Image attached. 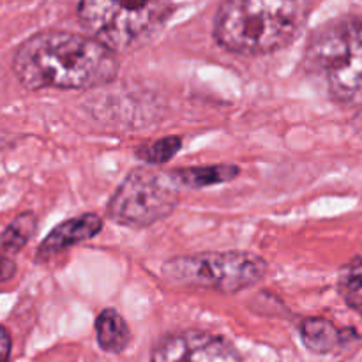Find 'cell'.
<instances>
[{"mask_svg": "<svg viewBox=\"0 0 362 362\" xmlns=\"http://www.w3.org/2000/svg\"><path fill=\"white\" fill-rule=\"evenodd\" d=\"M13 71L28 90H87L112 83L119 74V60L92 35L46 30L16 49Z\"/></svg>", "mask_w": 362, "mask_h": 362, "instance_id": "cell-1", "label": "cell"}, {"mask_svg": "<svg viewBox=\"0 0 362 362\" xmlns=\"http://www.w3.org/2000/svg\"><path fill=\"white\" fill-rule=\"evenodd\" d=\"M311 0H225L214 37L237 55L258 57L288 46L306 25Z\"/></svg>", "mask_w": 362, "mask_h": 362, "instance_id": "cell-2", "label": "cell"}, {"mask_svg": "<svg viewBox=\"0 0 362 362\" xmlns=\"http://www.w3.org/2000/svg\"><path fill=\"white\" fill-rule=\"evenodd\" d=\"M304 69L339 106L362 108V16L322 25L304 49Z\"/></svg>", "mask_w": 362, "mask_h": 362, "instance_id": "cell-3", "label": "cell"}, {"mask_svg": "<svg viewBox=\"0 0 362 362\" xmlns=\"http://www.w3.org/2000/svg\"><path fill=\"white\" fill-rule=\"evenodd\" d=\"M168 0H80L78 18L101 45L129 52L154 34L165 20Z\"/></svg>", "mask_w": 362, "mask_h": 362, "instance_id": "cell-4", "label": "cell"}, {"mask_svg": "<svg viewBox=\"0 0 362 362\" xmlns=\"http://www.w3.org/2000/svg\"><path fill=\"white\" fill-rule=\"evenodd\" d=\"M269 265L262 257L247 251H212L173 257L161 267L166 281L194 288L232 293L257 285L267 274Z\"/></svg>", "mask_w": 362, "mask_h": 362, "instance_id": "cell-5", "label": "cell"}, {"mask_svg": "<svg viewBox=\"0 0 362 362\" xmlns=\"http://www.w3.org/2000/svg\"><path fill=\"white\" fill-rule=\"evenodd\" d=\"M179 204V184L156 168H133L110 198L108 218L120 226L145 228L168 218Z\"/></svg>", "mask_w": 362, "mask_h": 362, "instance_id": "cell-6", "label": "cell"}, {"mask_svg": "<svg viewBox=\"0 0 362 362\" xmlns=\"http://www.w3.org/2000/svg\"><path fill=\"white\" fill-rule=\"evenodd\" d=\"M151 362H244L235 346L223 336L189 331L165 336L152 350Z\"/></svg>", "mask_w": 362, "mask_h": 362, "instance_id": "cell-7", "label": "cell"}, {"mask_svg": "<svg viewBox=\"0 0 362 362\" xmlns=\"http://www.w3.org/2000/svg\"><path fill=\"white\" fill-rule=\"evenodd\" d=\"M103 230V218L95 212L74 216L66 219L60 225H57L48 235L45 237L37 247V257L35 260L45 262L55 255L62 253L67 247H73L76 244L90 240Z\"/></svg>", "mask_w": 362, "mask_h": 362, "instance_id": "cell-8", "label": "cell"}, {"mask_svg": "<svg viewBox=\"0 0 362 362\" xmlns=\"http://www.w3.org/2000/svg\"><path fill=\"white\" fill-rule=\"evenodd\" d=\"M35 230L37 218L32 212H23L0 233V281H7L16 274L14 257L27 246Z\"/></svg>", "mask_w": 362, "mask_h": 362, "instance_id": "cell-9", "label": "cell"}, {"mask_svg": "<svg viewBox=\"0 0 362 362\" xmlns=\"http://www.w3.org/2000/svg\"><path fill=\"white\" fill-rule=\"evenodd\" d=\"M95 339L108 354H120L129 346L131 329L122 315L113 308H105L95 318Z\"/></svg>", "mask_w": 362, "mask_h": 362, "instance_id": "cell-10", "label": "cell"}, {"mask_svg": "<svg viewBox=\"0 0 362 362\" xmlns=\"http://www.w3.org/2000/svg\"><path fill=\"white\" fill-rule=\"evenodd\" d=\"M304 346L313 354H331L345 343V331L325 318H306L299 327Z\"/></svg>", "mask_w": 362, "mask_h": 362, "instance_id": "cell-11", "label": "cell"}, {"mask_svg": "<svg viewBox=\"0 0 362 362\" xmlns=\"http://www.w3.org/2000/svg\"><path fill=\"white\" fill-rule=\"evenodd\" d=\"M240 173V168L235 165H211V166H187L170 172L179 186L202 189V187L218 186V184L230 182Z\"/></svg>", "mask_w": 362, "mask_h": 362, "instance_id": "cell-12", "label": "cell"}, {"mask_svg": "<svg viewBox=\"0 0 362 362\" xmlns=\"http://www.w3.org/2000/svg\"><path fill=\"white\" fill-rule=\"evenodd\" d=\"M182 147V138L180 136H163L154 141L144 144L136 148V158L145 161L147 165H165Z\"/></svg>", "mask_w": 362, "mask_h": 362, "instance_id": "cell-13", "label": "cell"}, {"mask_svg": "<svg viewBox=\"0 0 362 362\" xmlns=\"http://www.w3.org/2000/svg\"><path fill=\"white\" fill-rule=\"evenodd\" d=\"M341 285L349 292H357L362 288V260H356L352 265L345 269V274L341 278Z\"/></svg>", "mask_w": 362, "mask_h": 362, "instance_id": "cell-14", "label": "cell"}, {"mask_svg": "<svg viewBox=\"0 0 362 362\" xmlns=\"http://www.w3.org/2000/svg\"><path fill=\"white\" fill-rule=\"evenodd\" d=\"M11 356V336L6 329L0 325V362H7Z\"/></svg>", "mask_w": 362, "mask_h": 362, "instance_id": "cell-15", "label": "cell"}, {"mask_svg": "<svg viewBox=\"0 0 362 362\" xmlns=\"http://www.w3.org/2000/svg\"><path fill=\"white\" fill-rule=\"evenodd\" d=\"M356 127H357V133H359L361 136H362V115L356 120Z\"/></svg>", "mask_w": 362, "mask_h": 362, "instance_id": "cell-16", "label": "cell"}]
</instances>
